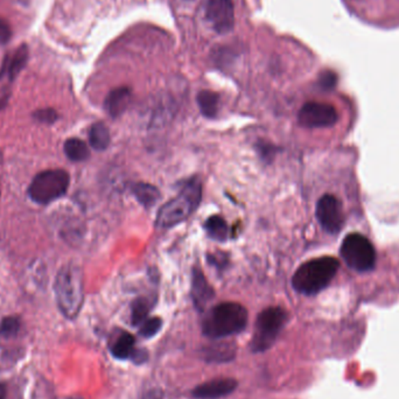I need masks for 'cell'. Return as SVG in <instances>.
I'll use <instances>...</instances> for the list:
<instances>
[{
	"label": "cell",
	"instance_id": "cell-34",
	"mask_svg": "<svg viewBox=\"0 0 399 399\" xmlns=\"http://www.w3.org/2000/svg\"><path fill=\"white\" fill-rule=\"evenodd\" d=\"M64 399H81V398H64Z\"/></svg>",
	"mask_w": 399,
	"mask_h": 399
},
{
	"label": "cell",
	"instance_id": "cell-2",
	"mask_svg": "<svg viewBox=\"0 0 399 399\" xmlns=\"http://www.w3.org/2000/svg\"><path fill=\"white\" fill-rule=\"evenodd\" d=\"M248 324V311L237 303H222L210 309L202 321V333L210 339L238 334Z\"/></svg>",
	"mask_w": 399,
	"mask_h": 399
},
{
	"label": "cell",
	"instance_id": "cell-5",
	"mask_svg": "<svg viewBox=\"0 0 399 399\" xmlns=\"http://www.w3.org/2000/svg\"><path fill=\"white\" fill-rule=\"evenodd\" d=\"M69 174L64 170H48L36 174L28 187V195L39 205L62 198L69 187Z\"/></svg>",
	"mask_w": 399,
	"mask_h": 399
},
{
	"label": "cell",
	"instance_id": "cell-21",
	"mask_svg": "<svg viewBox=\"0 0 399 399\" xmlns=\"http://www.w3.org/2000/svg\"><path fill=\"white\" fill-rule=\"evenodd\" d=\"M203 354L206 356L207 361L226 362L233 359L235 355V348L228 344H218V346L207 348Z\"/></svg>",
	"mask_w": 399,
	"mask_h": 399
},
{
	"label": "cell",
	"instance_id": "cell-11",
	"mask_svg": "<svg viewBox=\"0 0 399 399\" xmlns=\"http://www.w3.org/2000/svg\"><path fill=\"white\" fill-rule=\"evenodd\" d=\"M237 385V381L233 378H215L195 387L193 396L198 399L222 398L233 392Z\"/></svg>",
	"mask_w": 399,
	"mask_h": 399
},
{
	"label": "cell",
	"instance_id": "cell-18",
	"mask_svg": "<svg viewBox=\"0 0 399 399\" xmlns=\"http://www.w3.org/2000/svg\"><path fill=\"white\" fill-rule=\"evenodd\" d=\"M89 142L96 151H104L110 144V132L103 123H95L89 130Z\"/></svg>",
	"mask_w": 399,
	"mask_h": 399
},
{
	"label": "cell",
	"instance_id": "cell-30",
	"mask_svg": "<svg viewBox=\"0 0 399 399\" xmlns=\"http://www.w3.org/2000/svg\"><path fill=\"white\" fill-rule=\"evenodd\" d=\"M8 99H10V92L6 89L0 90V111L3 110L6 104H8Z\"/></svg>",
	"mask_w": 399,
	"mask_h": 399
},
{
	"label": "cell",
	"instance_id": "cell-22",
	"mask_svg": "<svg viewBox=\"0 0 399 399\" xmlns=\"http://www.w3.org/2000/svg\"><path fill=\"white\" fill-rule=\"evenodd\" d=\"M151 301L147 298H138L133 301L131 309V321L132 324L139 326L146 320L147 316L150 313Z\"/></svg>",
	"mask_w": 399,
	"mask_h": 399
},
{
	"label": "cell",
	"instance_id": "cell-3",
	"mask_svg": "<svg viewBox=\"0 0 399 399\" xmlns=\"http://www.w3.org/2000/svg\"><path fill=\"white\" fill-rule=\"evenodd\" d=\"M56 303L68 319H75L84 300L83 274L77 265H64L54 283Z\"/></svg>",
	"mask_w": 399,
	"mask_h": 399
},
{
	"label": "cell",
	"instance_id": "cell-32",
	"mask_svg": "<svg viewBox=\"0 0 399 399\" xmlns=\"http://www.w3.org/2000/svg\"><path fill=\"white\" fill-rule=\"evenodd\" d=\"M16 1H18L19 4L23 5V6H27V5L29 4V1H31V0H16Z\"/></svg>",
	"mask_w": 399,
	"mask_h": 399
},
{
	"label": "cell",
	"instance_id": "cell-23",
	"mask_svg": "<svg viewBox=\"0 0 399 399\" xmlns=\"http://www.w3.org/2000/svg\"><path fill=\"white\" fill-rule=\"evenodd\" d=\"M20 331V320L16 316H8L0 324V335L13 337Z\"/></svg>",
	"mask_w": 399,
	"mask_h": 399
},
{
	"label": "cell",
	"instance_id": "cell-16",
	"mask_svg": "<svg viewBox=\"0 0 399 399\" xmlns=\"http://www.w3.org/2000/svg\"><path fill=\"white\" fill-rule=\"evenodd\" d=\"M132 192L135 194L136 198L139 203L145 208H151L155 206L160 198V192L157 187L145 182H138L132 187Z\"/></svg>",
	"mask_w": 399,
	"mask_h": 399
},
{
	"label": "cell",
	"instance_id": "cell-33",
	"mask_svg": "<svg viewBox=\"0 0 399 399\" xmlns=\"http://www.w3.org/2000/svg\"><path fill=\"white\" fill-rule=\"evenodd\" d=\"M0 162H1V152H0Z\"/></svg>",
	"mask_w": 399,
	"mask_h": 399
},
{
	"label": "cell",
	"instance_id": "cell-10",
	"mask_svg": "<svg viewBox=\"0 0 399 399\" xmlns=\"http://www.w3.org/2000/svg\"><path fill=\"white\" fill-rule=\"evenodd\" d=\"M205 16L211 27L224 34L233 29L235 24V8L231 0H207Z\"/></svg>",
	"mask_w": 399,
	"mask_h": 399
},
{
	"label": "cell",
	"instance_id": "cell-14",
	"mask_svg": "<svg viewBox=\"0 0 399 399\" xmlns=\"http://www.w3.org/2000/svg\"><path fill=\"white\" fill-rule=\"evenodd\" d=\"M131 96H132V92L127 87L117 88L111 91L104 102V107L107 114L112 118L122 115L123 112L127 110V105L130 104Z\"/></svg>",
	"mask_w": 399,
	"mask_h": 399
},
{
	"label": "cell",
	"instance_id": "cell-8",
	"mask_svg": "<svg viewBox=\"0 0 399 399\" xmlns=\"http://www.w3.org/2000/svg\"><path fill=\"white\" fill-rule=\"evenodd\" d=\"M339 114L335 107L327 103L320 102H309L301 107L298 114V120L301 127L309 129L319 127H331L336 124Z\"/></svg>",
	"mask_w": 399,
	"mask_h": 399
},
{
	"label": "cell",
	"instance_id": "cell-17",
	"mask_svg": "<svg viewBox=\"0 0 399 399\" xmlns=\"http://www.w3.org/2000/svg\"><path fill=\"white\" fill-rule=\"evenodd\" d=\"M220 96L210 90H202L198 92V104L202 115L208 118H214L218 115Z\"/></svg>",
	"mask_w": 399,
	"mask_h": 399
},
{
	"label": "cell",
	"instance_id": "cell-25",
	"mask_svg": "<svg viewBox=\"0 0 399 399\" xmlns=\"http://www.w3.org/2000/svg\"><path fill=\"white\" fill-rule=\"evenodd\" d=\"M33 117L39 120V122L44 123V124H53L55 123L59 118V115L52 107H44V109H40L36 111Z\"/></svg>",
	"mask_w": 399,
	"mask_h": 399
},
{
	"label": "cell",
	"instance_id": "cell-20",
	"mask_svg": "<svg viewBox=\"0 0 399 399\" xmlns=\"http://www.w3.org/2000/svg\"><path fill=\"white\" fill-rule=\"evenodd\" d=\"M205 229L210 238L216 241L223 242L228 240L229 227L224 218L221 216H211L205 223Z\"/></svg>",
	"mask_w": 399,
	"mask_h": 399
},
{
	"label": "cell",
	"instance_id": "cell-29",
	"mask_svg": "<svg viewBox=\"0 0 399 399\" xmlns=\"http://www.w3.org/2000/svg\"><path fill=\"white\" fill-rule=\"evenodd\" d=\"M147 359V354L145 350H135V352L131 356V360L135 363H144Z\"/></svg>",
	"mask_w": 399,
	"mask_h": 399
},
{
	"label": "cell",
	"instance_id": "cell-28",
	"mask_svg": "<svg viewBox=\"0 0 399 399\" xmlns=\"http://www.w3.org/2000/svg\"><path fill=\"white\" fill-rule=\"evenodd\" d=\"M257 149L259 155L263 157L264 160H271V159L273 158L274 153H276V147L271 145V144H268V142L258 144Z\"/></svg>",
	"mask_w": 399,
	"mask_h": 399
},
{
	"label": "cell",
	"instance_id": "cell-1",
	"mask_svg": "<svg viewBox=\"0 0 399 399\" xmlns=\"http://www.w3.org/2000/svg\"><path fill=\"white\" fill-rule=\"evenodd\" d=\"M339 268V261L327 256L306 261L300 265L293 276V289L305 296L321 292L332 283Z\"/></svg>",
	"mask_w": 399,
	"mask_h": 399
},
{
	"label": "cell",
	"instance_id": "cell-26",
	"mask_svg": "<svg viewBox=\"0 0 399 399\" xmlns=\"http://www.w3.org/2000/svg\"><path fill=\"white\" fill-rule=\"evenodd\" d=\"M336 82H337V76L335 73L331 70L324 71L319 77V86L324 90H332L333 88L335 87Z\"/></svg>",
	"mask_w": 399,
	"mask_h": 399
},
{
	"label": "cell",
	"instance_id": "cell-15",
	"mask_svg": "<svg viewBox=\"0 0 399 399\" xmlns=\"http://www.w3.org/2000/svg\"><path fill=\"white\" fill-rule=\"evenodd\" d=\"M135 337L130 333L119 332L110 342L111 354L118 360L131 359L135 352Z\"/></svg>",
	"mask_w": 399,
	"mask_h": 399
},
{
	"label": "cell",
	"instance_id": "cell-7",
	"mask_svg": "<svg viewBox=\"0 0 399 399\" xmlns=\"http://www.w3.org/2000/svg\"><path fill=\"white\" fill-rule=\"evenodd\" d=\"M341 257L344 263L357 272L372 271L376 264V250L372 242L361 233L347 235L341 245Z\"/></svg>",
	"mask_w": 399,
	"mask_h": 399
},
{
	"label": "cell",
	"instance_id": "cell-9",
	"mask_svg": "<svg viewBox=\"0 0 399 399\" xmlns=\"http://www.w3.org/2000/svg\"><path fill=\"white\" fill-rule=\"evenodd\" d=\"M316 218L327 233H339L344 223V207L340 200L332 194L321 196L316 205Z\"/></svg>",
	"mask_w": 399,
	"mask_h": 399
},
{
	"label": "cell",
	"instance_id": "cell-13",
	"mask_svg": "<svg viewBox=\"0 0 399 399\" xmlns=\"http://www.w3.org/2000/svg\"><path fill=\"white\" fill-rule=\"evenodd\" d=\"M215 293L201 269L194 268L192 274V299L198 311H203L207 304L213 299Z\"/></svg>",
	"mask_w": 399,
	"mask_h": 399
},
{
	"label": "cell",
	"instance_id": "cell-24",
	"mask_svg": "<svg viewBox=\"0 0 399 399\" xmlns=\"http://www.w3.org/2000/svg\"><path fill=\"white\" fill-rule=\"evenodd\" d=\"M162 320L160 318H151V319H146V320L142 322L140 331H139V334H140L142 337L150 339V337H153V336L162 329Z\"/></svg>",
	"mask_w": 399,
	"mask_h": 399
},
{
	"label": "cell",
	"instance_id": "cell-12",
	"mask_svg": "<svg viewBox=\"0 0 399 399\" xmlns=\"http://www.w3.org/2000/svg\"><path fill=\"white\" fill-rule=\"evenodd\" d=\"M28 56L29 53L27 44H21L19 48L8 53L0 67V79H6L13 82L16 76L19 75L20 71L26 67Z\"/></svg>",
	"mask_w": 399,
	"mask_h": 399
},
{
	"label": "cell",
	"instance_id": "cell-31",
	"mask_svg": "<svg viewBox=\"0 0 399 399\" xmlns=\"http://www.w3.org/2000/svg\"><path fill=\"white\" fill-rule=\"evenodd\" d=\"M6 395H8V389H6V385H5V384L0 383V399H6Z\"/></svg>",
	"mask_w": 399,
	"mask_h": 399
},
{
	"label": "cell",
	"instance_id": "cell-4",
	"mask_svg": "<svg viewBox=\"0 0 399 399\" xmlns=\"http://www.w3.org/2000/svg\"><path fill=\"white\" fill-rule=\"evenodd\" d=\"M201 198V182L198 179H190L182 185L175 198L166 202L159 209L155 224L159 228H172L181 223L198 208Z\"/></svg>",
	"mask_w": 399,
	"mask_h": 399
},
{
	"label": "cell",
	"instance_id": "cell-19",
	"mask_svg": "<svg viewBox=\"0 0 399 399\" xmlns=\"http://www.w3.org/2000/svg\"><path fill=\"white\" fill-rule=\"evenodd\" d=\"M64 153L71 162H81L87 160L90 155L87 144L79 138L68 139L64 142Z\"/></svg>",
	"mask_w": 399,
	"mask_h": 399
},
{
	"label": "cell",
	"instance_id": "cell-27",
	"mask_svg": "<svg viewBox=\"0 0 399 399\" xmlns=\"http://www.w3.org/2000/svg\"><path fill=\"white\" fill-rule=\"evenodd\" d=\"M12 38V29L6 20L0 16V44H6Z\"/></svg>",
	"mask_w": 399,
	"mask_h": 399
},
{
	"label": "cell",
	"instance_id": "cell-6",
	"mask_svg": "<svg viewBox=\"0 0 399 399\" xmlns=\"http://www.w3.org/2000/svg\"><path fill=\"white\" fill-rule=\"evenodd\" d=\"M287 314L281 307H269L258 316L255 324V333L251 340V349L261 352L272 347L279 333L284 329Z\"/></svg>",
	"mask_w": 399,
	"mask_h": 399
}]
</instances>
